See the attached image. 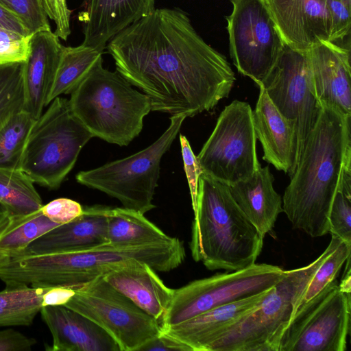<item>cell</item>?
Listing matches in <instances>:
<instances>
[{"label":"cell","mask_w":351,"mask_h":351,"mask_svg":"<svg viewBox=\"0 0 351 351\" xmlns=\"http://www.w3.org/2000/svg\"><path fill=\"white\" fill-rule=\"evenodd\" d=\"M106 47L116 71L149 98L152 111L193 117L227 97L236 80L226 58L178 8H156Z\"/></svg>","instance_id":"cell-1"},{"label":"cell","mask_w":351,"mask_h":351,"mask_svg":"<svg viewBox=\"0 0 351 351\" xmlns=\"http://www.w3.org/2000/svg\"><path fill=\"white\" fill-rule=\"evenodd\" d=\"M351 115L322 106L282 197L293 228L311 237L329 233L328 215L346 162L351 159Z\"/></svg>","instance_id":"cell-2"},{"label":"cell","mask_w":351,"mask_h":351,"mask_svg":"<svg viewBox=\"0 0 351 351\" xmlns=\"http://www.w3.org/2000/svg\"><path fill=\"white\" fill-rule=\"evenodd\" d=\"M186 256L176 237L157 242L107 243L71 252L0 256V280L5 286L73 287L88 282L130 261H138L158 271L180 266Z\"/></svg>","instance_id":"cell-3"},{"label":"cell","mask_w":351,"mask_h":351,"mask_svg":"<svg viewBox=\"0 0 351 351\" xmlns=\"http://www.w3.org/2000/svg\"><path fill=\"white\" fill-rule=\"evenodd\" d=\"M193 211L189 245L196 262L226 271L256 263L264 237L234 200L228 185L202 173Z\"/></svg>","instance_id":"cell-4"},{"label":"cell","mask_w":351,"mask_h":351,"mask_svg":"<svg viewBox=\"0 0 351 351\" xmlns=\"http://www.w3.org/2000/svg\"><path fill=\"white\" fill-rule=\"evenodd\" d=\"M75 116L93 135L126 146L142 131L152 111L149 98L132 87L118 71L103 67L102 60L71 93Z\"/></svg>","instance_id":"cell-5"},{"label":"cell","mask_w":351,"mask_h":351,"mask_svg":"<svg viewBox=\"0 0 351 351\" xmlns=\"http://www.w3.org/2000/svg\"><path fill=\"white\" fill-rule=\"evenodd\" d=\"M340 239L331 234L326 249L314 261L286 270L256 307L232 325L208 351H278L282 335L312 276Z\"/></svg>","instance_id":"cell-6"},{"label":"cell","mask_w":351,"mask_h":351,"mask_svg":"<svg viewBox=\"0 0 351 351\" xmlns=\"http://www.w3.org/2000/svg\"><path fill=\"white\" fill-rule=\"evenodd\" d=\"M49 105L29 132L21 169L34 182L57 189L93 135L73 113L69 99L60 96Z\"/></svg>","instance_id":"cell-7"},{"label":"cell","mask_w":351,"mask_h":351,"mask_svg":"<svg viewBox=\"0 0 351 351\" xmlns=\"http://www.w3.org/2000/svg\"><path fill=\"white\" fill-rule=\"evenodd\" d=\"M184 115H174L165 132L147 148L99 167L80 171L78 183L119 200L124 208L143 214L152 210L160 161L179 133Z\"/></svg>","instance_id":"cell-8"},{"label":"cell","mask_w":351,"mask_h":351,"mask_svg":"<svg viewBox=\"0 0 351 351\" xmlns=\"http://www.w3.org/2000/svg\"><path fill=\"white\" fill-rule=\"evenodd\" d=\"M285 271L276 265L254 263L242 269L195 280L174 289L161 329L267 291L283 278Z\"/></svg>","instance_id":"cell-9"},{"label":"cell","mask_w":351,"mask_h":351,"mask_svg":"<svg viewBox=\"0 0 351 351\" xmlns=\"http://www.w3.org/2000/svg\"><path fill=\"white\" fill-rule=\"evenodd\" d=\"M64 306L86 316L104 329L120 351H139L161 332L160 325L102 277L74 286Z\"/></svg>","instance_id":"cell-10"},{"label":"cell","mask_w":351,"mask_h":351,"mask_svg":"<svg viewBox=\"0 0 351 351\" xmlns=\"http://www.w3.org/2000/svg\"><path fill=\"white\" fill-rule=\"evenodd\" d=\"M256 143L250 104L234 100L221 112L197 160L203 173L231 185L250 177L261 167Z\"/></svg>","instance_id":"cell-11"},{"label":"cell","mask_w":351,"mask_h":351,"mask_svg":"<svg viewBox=\"0 0 351 351\" xmlns=\"http://www.w3.org/2000/svg\"><path fill=\"white\" fill-rule=\"evenodd\" d=\"M351 292L337 279L298 308L278 351H346L350 330Z\"/></svg>","instance_id":"cell-12"},{"label":"cell","mask_w":351,"mask_h":351,"mask_svg":"<svg viewBox=\"0 0 351 351\" xmlns=\"http://www.w3.org/2000/svg\"><path fill=\"white\" fill-rule=\"evenodd\" d=\"M226 17L230 53L234 66L258 86L281 54L284 43L264 0H230Z\"/></svg>","instance_id":"cell-13"},{"label":"cell","mask_w":351,"mask_h":351,"mask_svg":"<svg viewBox=\"0 0 351 351\" xmlns=\"http://www.w3.org/2000/svg\"><path fill=\"white\" fill-rule=\"evenodd\" d=\"M258 87L263 88L278 111L294 125V173L322 108L315 95L307 52L293 49L285 44Z\"/></svg>","instance_id":"cell-14"},{"label":"cell","mask_w":351,"mask_h":351,"mask_svg":"<svg viewBox=\"0 0 351 351\" xmlns=\"http://www.w3.org/2000/svg\"><path fill=\"white\" fill-rule=\"evenodd\" d=\"M284 41L306 51L320 41H330L329 0H264Z\"/></svg>","instance_id":"cell-15"},{"label":"cell","mask_w":351,"mask_h":351,"mask_svg":"<svg viewBox=\"0 0 351 351\" xmlns=\"http://www.w3.org/2000/svg\"><path fill=\"white\" fill-rule=\"evenodd\" d=\"M315 95L321 107L351 115L350 50L320 41L306 51Z\"/></svg>","instance_id":"cell-16"},{"label":"cell","mask_w":351,"mask_h":351,"mask_svg":"<svg viewBox=\"0 0 351 351\" xmlns=\"http://www.w3.org/2000/svg\"><path fill=\"white\" fill-rule=\"evenodd\" d=\"M43 322L52 335L48 351H120L114 340L99 326L65 306H45Z\"/></svg>","instance_id":"cell-17"},{"label":"cell","mask_w":351,"mask_h":351,"mask_svg":"<svg viewBox=\"0 0 351 351\" xmlns=\"http://www.w3.org/2000/svg\"><path fill=\"white\" fill-rule=\"evenodd\" d=\"M155 9V0H86L79 14L84 24L82 44L104 51L114 36Z\"/></svg>","instance_id":"cell-18"},{"label":"cell","mask_w":351,"mask_h":351,"mask_svg":"<svg viewBox=\"0 0 351 351\" xmlns=\"http://www.w3.org/2000/svg\"><path fill=\"white\" fill-rule=\"evenodd\" d=\"M64 46L54 32L40 31L32 35L24 66L23 110L37 119L47 106Z\"/></svg>","instance_id":"cell-19"},{"label":"cell","mask_w":351,"mask_h":351,"mask_svg":"<svg viewBox=\"0 0 351 351\" xmlns=\"http://www.w3.org/2000/svg\"><path fill=\"white\" fill-rule=\"evenodd\" d=\"M107 207L99 205L84 207L82 215L53 228L16 256L77 252L108 243Z\"/></svg>","instance_id":"cell-20"},{"label":"cell","mask_w":351,"mask_h":351,"mask_svg":"<svg viewBox=\"0 0 351 351\" xmlns=\"http://www.w3.org/2000/svg\"><path fill=\"white\" fill-rule=\"evenodd\" d=\"M102 277L161 325L174 289L167 287L149 265L130 261L117 265Z\"/></svg>","instance_id":"cell-21"},{"label":"cell","mask_w":351,"mask_h":351,"mask_svg":"<svg viewBox=\"0 0 351 351\" xmlns=\"http://www.w3.org/2000/svg\"><path fill=\"white\" fill-rule=\"evenodd\" d=\"M259 89L252 119L256 139L263 147V159L291 177L295 156L294 125L278 111L263 88Z\"/></svg>","instance_id":"cell-22"},{"label":"cell","mask_w":351,"mask_h":351,"mask_svg":"<svg viewBox=\"0 0 351 351\" xmlns=\"http://www.w3.org/2000/svg\"><path fill=\"white\" fill-rule=\"evenodd\" d=\"M269 290L217 307L162 332L186 344L191 351H208L232 325L256 307Z\"/></svg>","instance_id":"cell-23"},{"label":"cell","mask_w":351,"mask_h":351,"mask_svg":"<svg viewBox=\"0 0 351 351\" xmlns=\"http://www.w3.org/2000/svg\"><path fill=\"white\" fill-rule=\"evenodd\" d=\"M274 180L266 166L228 185L234 200L263 237L273 231L278 215L283 212L282 199L273 186Z\"/></svg>","instance_id":"cell-24"},{"label":"cell","mask_w":351,"mask_h":351,"mask_svg":"<svg viewBox=\"0 0 351 351\" xmlns=\"http://www.w3.org/2000/svg\"><path fill=\"white\" fill-rule=\"evenodd\" d=\"M59 225L40 209L27 215H11L5 211L0 218V255L20 254L32 242Z\"/></svg>","instance_id":"cell-25"},{"label":"cell","mask_w":351,"mask_h":351,"mask_svg":"<svg viewBox=\"0 0 351 351\" xmlns=\"http://www.w3.org/2000/svg\"><path fill=\"white\" fill-rule=\"evenodd\" d=\"M107 239L112 244L157 242L170 238L144 214L125 208L107 207Z\"/></svg>","instance_id":"cell-26"},{"label":"cell","mask_w":351,"mask_h":351,"mask_svg":"<svg viewBox=\"0 0 351 351\" xmlns=\"http://www.w3.org/2000/svg\"><path fill=\"white\" fill-rule=\"evenodd\" d=\"M103 51L83 44L63 47L47 106L56 97L71 94L102 60Z\"/></svg>","instance_id":"cell-27"},{"label":"cell","mask_w":351,"mask_h":351,"mask_svg":"<svg viewBox=\"0 0 351 351\" xmlns=\"http://www.w3.org/2000/svg\"><path fill=\"white\" fill-rule=\"evenodd\" d=\"M49 287H5L0 291V326L32 324L43 306V296Z\"/></svg>","instance_id":"cell-28"},{"label":"cell","mask_w":351,"mask_h":351,"mask_svg":"<svg viewBox=\"0 0 351 351\" xmlns=\"http://www.w3.org/2000/svg\"><path fill=\"white\" fill-rule=\"evenodd\" d=\"M34 182L21 169H0V204L11 215H27L43 206Z\"/></svg>","instance_id":"cell-29"},{"label":"cell","mask_w":351,"mask_h":351,"mask_svg":"<svg viewBox=\"0 0 351 351\" xmlns=\"http://www.w3.org/2000/svg\"><path fill=\"white\" fill-rule=\"evenodd\" d=\"M35 121L30 114L21 110L0 129V169H21L25 143Z\"/></svg>","instance_id":"cell-30"},{"label":"cell","mask_w":351,"mask_h":351,"mask_svg":"<svg viewBox=\"0 0 351 351\" xmlns=\"http://www.w3.org/2000/svg\"><path fill=\"white\" fill-rule=\"evenodd\" d=\"M25 62L0 64V129L24 105Z\"/></svg>","instance_id":"cell-31"},{"label":"cell","mask_w":351,"mask_h":351,"mask_svg":"<svg viewBox=\"0 0 351 351\" xmlns=\"http://www.w3.org/2000/svg\"><path fill=\"white\" fill-rule=\"evenodd\" d=\"M328 232L351 245V159L342 169L328 215Z\"/></svg>","instance_id":"cell-32"},{"label":"cell","mask_w":351,"mask_h":351,"mask_svg":"<svg viewBox=\"0 0 351 351\" xmlns=\"http://www.w3.org/2000/svg\"><path fill=\"white\" fill-rule=\"evenodd\" d=\"M350 254L351 245L340 239L334 250L324 259L312 276L298 303L295 311L315 297L331 282L337 279L342 266L350 257Z\"/></svg>","instance_id":"cell-33"},{"label":"cell","mask_w":351,"mask_h":351,"mask_svg":"<svg viewBox=\"0 0 351 351\" xmlns=\"http://www.w3.org/2000/svg\"><path fill=\"white\" fill-rule=\"evenodd\" d=\"M0 4L16 14L32 35L51 30L41 0H0Z\"/></svg>","instance_id":"cell-34"},{"label":"cell","mask_w":351,"mask_h":351,"mask_svg":"<svg viewBox=\"0 0 351 351\" xmlns=\"http://www.w3.org/2000/svg\"><path fill=\"white\" fill-rule=\"evenodd\" d=\"M31 36L0 27V64L25 62Z\"/></svg>","instance_id":"cell-35"},{"label":"cell","mask_w":351,"mask_h":351,"mask_svg":"<svg viewBox=\"0 0 351 351\" xmlns=\"http://www.w3.org/2000/svg\"><path fill=\"white\" fill-rule=\"evenodd\" d=\"M40 210L52 221L64 224L82 215L84 213V207L76 201L61 197L43 204Z\"/></svg>","instance_id":"cell-36"},{"label":"cell","mask_w":351,"mask_h":351,"mask_svg":"<svg viewBox=\"0 0 351 351\" xmlns=\"http://www.w3.org/2000/svg\"><path fill=\"white\" fill-rule=\"evenodd\" d=\"M350 1L329 0V11L331 19L330 42L343 39L350 30Z\"/></svg>","instance_id":"cell-37"},{"label":"cell","mask_w":351,"mask_h":351,"mask_svg":"<svg viewBox=\"0 0 351 351\" xmlns=\"http://www.w3.org/2000/svg\"><path fill=\"white\" fill-rule=\"evenodd\" d=\"M180 142L184 168L190 189L192 206L194 210L196 206L199 178L202 173V170L198 163L197 157L192 151L186 137L182 134H180Z\"/></svg>","instance_id":"cell-38"},{"label":"cell","mask_w":351,"mask_h":351,"mask_svg":"<svg viewBox=\"0 0 351 351\" xmlns=\"http://www.w3.org/2000/svg\"><path fill=\"white\" fill-rule=\"evenodd\" d=\"M47 16L56 24L55 34L66 40L71 34V11L66 0H41Z\"/></svg>","instance_id":"cell-39"},{"label":"cell","mask_w":351,"mask_h":351,"mask_svg":"<svg viewBox=\"0 0 351 351\" xmlns=\"http://www.w3.org/2000/svg\"><path fill=\"white\" fill-rule=\"evenodd\" d=\"M36 343L35 339L14 329L0 330V351H27Z\"/></svg>","instance_id":"cell-40"},{"label":"cell","mask_w":351,"mask_h":351,"mask_svg":"<svg viewBox=\"0 0 351 351\" xmlns=\"http://www.w3.org/2000/svg\"><path fill=\"white\" fill-rule=\"evenodd\" d=\"M191 351L182 342L161 332L158 337L147 342L139 351Z\"/></svg>","instance_id":"cell-41"},{"label":"cell","mask_w":351,"mask_h":351,"mask_svg":"<svg viewBox=\"0 0 351 351\" xmlns=\"http://www.w3.org/2000/svg\"><path fill=\"white\" fill-rule=\"evenodd\" d=\"M75 293L74 287H50L43 296V306L65 305Z\"/></svg>","instance_id":"cell-42"},{"label":"cell","mask_w":351,"mask_h":351,"mask_svg":"<svg viewBox=\"0 0 351 351\" xmlns=\"http://www.w3.org/2000/svg\"><path fill=\"white\" fill-rule=\"evenodd\" d=\"M0 27L15 32L24 36L32 35L21 19L1 4Z\"/></svg>","instance_id":"cell-43"},{"label":"cell","mask_w":351,"mask_h":351,"mask_svg":"<svg viewBox=\"0 0 351 351\" xmlns=\"http://www.w3.org/2000/svg\"><path fill=\"white\" fill-rule=\"evenodd\" d=\"M5 208L0 204V218L5 213Z\"/></svg>","instance_id":"cell-44"}]
</instances>
